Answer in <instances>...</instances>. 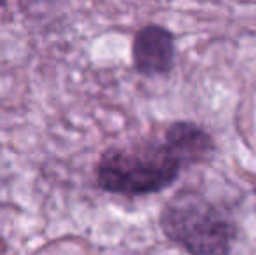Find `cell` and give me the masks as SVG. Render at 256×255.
<instances>
[{
	"instance_id": "obj_2",
	"label": "cell",
	"mask_w": 256,
	"mask_h": 255,
	"mask_svg": "<svg viewBox=\"0 0 256 255\" xmlns=\"http://www.w3.org/2000/svg\"><path fill=\"white\" fill-rule=\"evenodd\" d=\"M160 229L194 255H226L237 234L236 224L218 204L194 191H180L164 204Z\"/></svg>"
},
{
	"instance_id": "obj_4",
	"label": "cell",
	"mask_w": 256,
	"mask_h": 255,
	"mask_svg": "<svg viewBox=\"0 0 256 255\" xmlns=\"http://www.w3.org/2000/svg\"><path fill=\"white\" fill-rule=\"evenodd\" d=\"M164 143L182 168L204 163L214 150L211 135L190 121L172 123L164 133Z\"/></svg>"
},
{
	"instance_id": "obj_3",
	"label": "cell",
	"mask_w": 256,
	"mask_h": 255,
	"mask_svg": "<svg viewBox=\"0 0 256 255\" xmlns=\"http://www.w3.org/2000/svg\"><path fill=\"white\" fill-rule=\"evenodd\" d=\"M131 55L138 74L145 77L168 75L174 67V37L160 25H146L136 32Z\"/></svg>"
},
{
	"instance_id": "obj_1",
	"label": "cell",
	"mask_w": 256,
	"mask_h": 255,
	"mask_svg": "<svg viewBox=\"0 0 256 255\" xmlns=\"http://www.w3.org/2000/svg\"><path fill=\"white\" fill-rule=\"evenodd\" d=\"M180 171L164 140L143 138L108 147L96 164V182L104 192L146 196L172 185Z\"/></svg>"
}]
</instances>
